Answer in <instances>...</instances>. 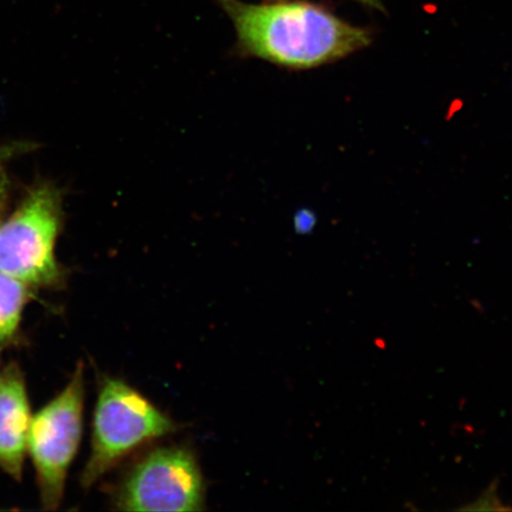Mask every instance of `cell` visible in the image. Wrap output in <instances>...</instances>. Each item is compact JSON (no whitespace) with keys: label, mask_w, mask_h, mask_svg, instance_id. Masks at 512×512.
Segmentation results:
<instances>
[{"label":"cell","mask_w":512,"mask_h":512,"mask_svg":"<svg viewBox=\"0 0 512 512\" xmlns=\"http://www.w3.org/2000/svg\"><path fill=\"white\" fill-rule=\"evenodd\" d=\"M236 32L235 54L280 68L326 66L367 48L370 32L338 18L323 6L303 0L248 4L216 0Z\"/></svg>","instance_id":"6da1fadb"},{"label":"cell","mask_w":512,"mask_h":512,"mask_svg":"<svg viewBox=\"0 0 512 512\" xmlns=\"http://www.w3.org/2000/svg\"><path fill=\"white\" fill-rule=\"evenodd\" d=\"M177 430L176 422L138 390L119 379L105 377L94 409L91 454L81 485L92 488L139 447Z\"/></svg>","instance_id":"7a4b0ae2"},{"label":"cell","mask_w":512,"mask_h":512,"mask_svg":"<svg viewBox=\"0 0 512 512\" xmlns=\"http://www.w3.org/2000/svg\"><path fill=\"white\" fill-rule=\"evenodd\" d=\"M61 227L60 191L48 183L36 185L0 223V271L28 287L63 286L66 271L55 253Z\"/></svg>","instance_id":"3957f363"},{"label":"cell","mask_w":512,"mask_h":512,"mask_svg":"<svg viewBox=\"0 0 512 512\" xmlns=\"http://www.w3.org/2000/svg\"><path fill=\"white\" fill-rule=\"evenodd\" d=\"M83 406L85 375L79 363L62 392L32 416L28 452L46 510L59 509L63 501L68 472L81 443Z\"/></svg>","instance_id":"277c9868"},{"label":"cell","mask_w":512,"mask_h":512,"mask_svg":"<svg viewBox=\"0 0 512 512\" xmlns=\"http://www.w3.org/2000/svg\"><path fill=\"white\" fill-rule=\"evenodd\" d=\"M121 511H201L206 485L187 447L156 448L132 467L113 492Z\"/></svg>","instance_id":"5b68a950"},{"label":"cell","mask_w":512,"mask_h":512,"mask_svg":"<svg viewBox=\"0 0 512 512\" xmlns=\"http://www.w3.org/2000/svg\"><path fill=\"white\" fill-rule=\"evenodd\" d=\"M32 415L24 375L11 363L0 374V469L21 480Z\"/></svg>","instance_id":"8992f818"},{"label":"cell","mask_w":512,"mask_h":512,"mask_svg":"<svg viewBox=\"0 0 512 512\" xmlns=\"http://www.w3.org/2000/svg\"><path fill=\"white\" fill-rule=\"evenodd\" d=\"M29 297L27 285L0 271V345L15 341Z\"/></svg>","instance_id":"52a82bcc"},{"label":"cell","mask_w":512,"mask_h":512,"mask_svg":"<svg viewBox=\"0 0 512 512\" xmlns=\"http://www.w3.org/2000/svg\"><path fill=\"white\" fill-rule=\"evenodd\" d=\"M459 511H511L498 495V479H495L475 501L462 505Z\"/></svg>","instance_id":"ba28073f"},{"label":"cell","mask_w":512,"mask_h":512,"mask_svg":"<svg viewBox=\"0 0 512 512\" xmlns=\"http://www.w3.org/2000/svg\"><path fill=\"white\" fill-rule=\"evenodd\" d=\"M28 150L29 146L23 144L6 145L0 147V164L4 163L5 160H9L12 157H15L18 155V153Z\"/></svg>","instance_id":"9c48e42d"},{"label":"cell","mask_w":512,"mask_h":512,"mask_svg":"<svg viewBox=\"0 0 512 512\" xmlns=\"http://www.w3.org/2000/svg\"><path fill=\"white\" fill-rule=\"evenodd\" d=\"M9 196V179L4 172L0 171V213L5 208Z\"/></svg>","instance_id":"30bf717a"},{"label":"cell","mask_w":512,"mask_h":512,"mask_svg":"<svg viewBox=\"0 0 512 512\" xmlns=\"http://www.w3.org/2000/svg\"><path fill=\"white\" fill-rule=\"evenodd\" d=\"M356 2L371 6V8L382 9L380 0H356Z\"/></svg>","instance_id":"8fae6325"}]
</instances>
